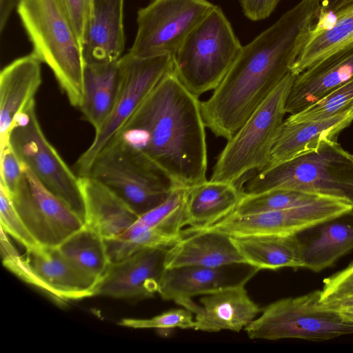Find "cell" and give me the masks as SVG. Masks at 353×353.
<instances>
[{"mask_svg": "<svg viewBox=\"0 0 353 353\" xmlns=\"http://www.w3.org/2000/svg\"><path fill=\"white\" fill-rule=\"evenodd\" d=\"M322 0H301L242 47L212 95L201 101L206 128L229 140L291 72Z\"/></svg>", "mask_w": 353, "mask_h": 353, "instance_id": "cell-1", "label": "cell"}, {"mask_svg": "<svg viewBox=\"0 0 353 353\" xmlns=\"http://www.w3.org/2000/svg\"><path fill=\"white\" fill-rule=\"evenodd\" d=\"M205 125L199 97L167 73L114 137L139 150L176 187L207 181Z\"/></svg>", "mask_w": 353, "mask_h": 353, "instance_id": "cell-2", "label": "cell"}, {"mask_svg": "<svg viewBox=\"0 0 353 353\" xmlns=\"http://www.w3.org/2000/svg\"><path fill=\"white\" fill-rule=\"evenodd\" d=\"M17 13L34 53L52 70L71 105H80L85 61L81 42L60 0H21Z\"/></svg>", "mask_w": 353, "mask_h": 353, "instance_id": "cell-3", "label": "cell"}, {"mask_svg": "<svg viewBox=\"0 0 353 353\" xmlns=\"http://www.w3.org/2000/svg\"><path fill=\"white\" fill-rule=\"evenodd\" d=\"M296 158L263 169L242 186L245 194L292 189L344 199L353 205V155L336 140Z\"/></svg>", "mask_w": 353, "mask_h": 353, "instance_id": "cell-4", "label": "cell"}, {"mask_svg": "<svg viewBox=\"0 0 353 353\" xmlns=\"http://www.w3.org/2000/svg\"><path fill=\"white\" fill-rule=\"evenodd\" d=\"M242 47L223 10L214 6L172 56L173 71L199 97L219 85Z\"/></svg>", "mask_w": 353, "mask_h": 353, "instance_id": "cell-5", "label": "cell"}, {"mask_svg": "<svg viewBox=\"0 0 353 353\" xmlns=\"http://www.w3.org/2000/svg\"><path fill=\"white\" fill-rule=\"evenodd\" d=\"M296 75L289 73L229 139L219 154L210 180L238 184L248 173L264 169L286 114L287 99Z\"/></svg>", "mask_w": 353, "mask_h": 353, "instance_id": "cell-6", "label": "cell"}, {"mask_svg": "<svg viewBox=\"0 0 353 353\" xmlns=\"http://www.w3.org/2000/svg\"><path fill=\"white\" fill-rule=\"evenodd\" d=\"M85 176L107 186L139 216L162 203L176 187L144 154L117 138L96 157Z\"/></svg>", "mask_w": 353, "mask_h": 353, "instance_id": "cell-7", "label": "cell"}, {"mask_svg": "<svg viewBox=\"0 0 353 353\" xmlns=\"http://www.w3.org/2000/svg\"><path fill=\"white\" fill-rule=\"evenodd\" d=\"M244 330L251 339L325 341L353 335V321L321 301V290L277 300Z\"/></svg>", "mask_w": 353, "mask_h": 353, "instance_id": "cell-8", "label": "cell"}, {"mask_svg": "<svg viewBox=\"0 0 353 353\" xmlns=\"http://www.w3.org/2000/svg\"><path fill=\"white\" fill-rule=\"evenodd\" d=\"M8 143L21 162L84 221L79 176L46 138L37 117L34 99L17 117Z\"/></svg>", "mask_w": 353, "mask_h": 353, "instance_id": "cell-9", "label": "cell"}, {"mask_svg": "<svg viewBox=\"0 0 353 353\" xmlns=\"http://www.w3.org/2000/svg\"><path fill=\"white\" fill-rule=\"evenodd\" d=\"M120 83L117 97L109 117L94 133L90 146L80 155L74 168L78 176H85L100 152L114 138L145 97L169 72L173 57L141 58L129 52L118 61Z\"/></svg>", "mask_w": 353, "mask_h": 353, "instance_id": "cell-10", "label": "cell"}, {"mask_svg": "<svg viewBox=\"0 0 353 353\" xmlns=\"http://www.w3.org/2000/svg\"><path fill=\"white\" fill-rule=\"evenodd\" d=\"M214 7L208 0H152L137 12L129 52L141 58L173 56Z\"/></svg>", "mask_w": 353, "mask_h": 353, "instance_id": "cell-11", "label": "cell"}, {"mask_svg": "<svg viewBox=\"0 0 353 353\" xmlns=\"http://www.w3.org/2000/svg\"><path fill=\"white\" fill-rule=\"evenodd\" d=\"M10 196L30 234L42 247L58 248L84 226L83 220L26 165L19 185Z\"/></svg>", "mask_w": 353, "mask_h": 353, "instance_id": "cell-12", "label": "cell"}, {"mask_svg": "<svg viewBox=\"0 0 353 353\" xmlns=\"http://www.w3.org/2000/svg\"><path fill=\"white\" fill-rule=\"evenodd\" d=\"M352 210L353 205L349 201L327 196L312 204L285 210L250 214L232 212L219 222L196 230L215 231L229 236L294 235Z\"/></svg>", "mask_w": 353, "mask_h": 353, "instance_id": "cell-13", "label": "cell"}, {"mask_svg": "<svg viewBox=\"0 0 353 353\" xmlns=\"http://www.w3.org/2000/svg\"><path fill=\"white\" fill-rule=\"evenodd\" d=\"M252 274L236 283L203 295L201 305L191 299L175 301L195 314L193 330L240 332L256 319L261 309L249 296L245 285Z\"/></svg>", "mask_w": 353, "mask_h": 353, "instance_id": "cell-14", "label": "cell"}, {"mask_svg": "<svg viewBox=\"0 0 353 353\" xmlns=\"http://www.w3.org/2000/svg\"><path fill=\"white\" fill-rule=\"evenodd\" d=\"M168 248H149L110 263L99 281L94 296L116 299H146L158 293Z\"/></svg>", "mask_w": 353, "mask_h": 353, "instance_id": "cell-15", "label": "cell"}, {"mask_svg": "<svg viewBox=\"0 0 353 353\" xmlns=\"http://www.w3.org/2000/svg\"><path fill=\"white\" fill-rule=\"evenodd\" d=\"M31 284L59 300H76L94 296L99 281L70 263L57 248L40 247L26 250Z\"/></svg>", "mask_w": 353, "mask_h": 353, "instance_id": "cell-16", "label": "cell"}, {"mask_svg": "<svg viewBox=\"0 0 353 353\" xmlns=\"http://www.w3.org/2000/svg\"><path fill=\"white\" fill-rule=\"evenodd\" d=\"M124 0H92L81 40L85 63H108L123 56Z\"/></svg>", "mask_w": 353, "mask_h": 353, "instance_id": "cell-17", "label": "cell"}, {"mask_svg": "<svg viewBox=\"0 0 353 353\" xmlns=\"http://www.w3.org/2000/svg\"><path fill=\"white\" fill-rule=\"evenodd\" d=\"M353 77V43L296 75L285 105L295 114Z\"/></svg>", "mask_w": 353, "mask_h": 353, "instance_id": "cell-18", "label": "cell"}, {"mask_svg": "<svg viewBox=\"0 0 353 353\" xmlns=\"http://www.w3.org/2000/svg\"><path fill=\"white\" fill-rule=\"evenodd\" d=\"M40 59L30 53L2 69L0 74V151L8 143L9 134L20 112L32 100L41 83Z\"/></svg>", "mask_w": 353, "mask_h": 353, "instance_id": "cell-19", "label": "cell"}, {"mask_svg": "<svg viewBox=\"0 0 353 353\" xmlns=\"http://www.w3.org/2000/svg\"><path fill=\"white\" fill-rule=\"evenodd\" d=\"M84 225L105 240L119 237L139 216L107 186L90 176H78Z\"/></svg>", "mask_w": 353, "mask_h": 353, "instance_id": "cell-20", "label": "cell"}, {"mask_svg": "<svg viewBox=\"0 0 353 353\" xmlns=\"http://www.w3.org/2000/svg\"><path fill=\"white\" fill-rule=\"evenodd\" d=\"M247 265L231 237L215 231L190 232L169 248L164 259L165 268L200 266L211 268Z\"/></svg>", "mask_w": 353, "mask_h": 353, "instance_id": "cell-21", "label": "cell"}, {"mask_svg": "<svg viewBox=\"0 0 353 353\" xmlns=\"http://www.w3.org/2000/svg\"><path fill=\"white\" fill-rule=\"evenodd\" d=\"M352 121L353 111L307 122H292L284 119L265 168L316 150L323 139H336L338 134Z\"/></svg>", "mask_w": 353, "mask_h": 353, "instance_id": "cell-22", "label": "cell"}, {"mask_svg": "<svg viewBox=\"0 0 353 353\" xmlns=\"http://www.w3.org/2000/svg\"><path fill=\"white\" fill-rule=\"evenodd\" d=\"M243 194L238 184L210 180L188 189L187 225L190 227L183 230L184 235L210 226L232 214Z\"/></svg>", "mask_w": 353, "mask_h": 353, "instance_id": "cell-23", "label": "cell"}, {"mask_svg": "<svg viewBox=\"0 0 353 353\" xmlns=\"http://www.w3.org/2000/svg\"><path fill=\"white\" fill-rule=\"evenodd\" d=\"M246 264L259 270L304 268L298 234L230 236Z\"/></svg>", "mask_w": 353, "mask_h": 353, "instance_id": "cell-24", "label": "cell"}, {"mask_svg": "<svg viewBox=\"0 0 353 353\" xmlns=\"http://www.w3.org/2000/svg\"><path fill=\"white\" fill-rule=\"evenodd\" d=\"M119 83L118 61L108 63H85L82 97L79 108L94 131L103 125L112 112Z\"/></svg>", "mask_w": 353, "mask_h": 353, "instance_id": "cell-25", "label": "cell"}, {"mask_svg": "<svg viewBox=\"0 0 353 353\" xmlns=\"http://www.w3.org/2000/svg\"><path fill=\"white\" fill-rule=\"evenodd\" d=\"M303 243L304 268L318 272L353 250V210L317 226Z\"/></svg>", "mask_w": 353, "mask_h": 353, "instance_id": "cell-26", "label": "cell"}, {"mask_svg": "<svg viewBox=\"0 0 353 353\" xmlns=\"http://www.w3.org/2000/svg\"><path fill=\"white\" fill-rule=\"evenodd\" d=\"M223 268L188 265L165 268L158 293L163 299L174 301L209 294L230 285Z\"/></svg>", "mask_w": 353, "mask_h": 353, "instance_id": "cell-27", "label": "cell"}, {"mask_svg": "<svg viewBox=\"0 0 353 353\" xmlns=\"http://www.w3.org/2000/svg\"><path fill=\"white\" fill-rule=\"evenodd\" d=\"M334 12L337 21L332 29L307 39L291 68L294 75L353 43V3Z\"/></svg>", "mask_w": 353, "mask_h": 353, "instance_id": "cell-28", "label": "cell"}, {"mask_svg": "<svg viewBox=\"0 0 353 353\" xmlns=\"http://www.w3.org/2000/svg\"><path fill=\"white\" fill-rule=\"evenodd\" d=\"M57 248L74 266L98 281L110 263L105 239L85 225Z\"/></svg>", "mask_w": 353, "mask_h": 353, "instance_id": "cell-29", "label": "cell"}, {"mask_svg": "<svg viewBox=\"0 0 353 353\" xmlns=\"http://www.w3.org/2000/svg\"><path fill=\"white\" fill-rule=\"evenodd\" d=\"M327 196L292 189H274L254 194H243L233 213L250 214L285 210L312 204Z\"/></svg>", "mask_w": 353, "mask_h": 353, "instance_id": "cell-30", "label": "cell"}, {"mask_svg": "<svg viewBox=\"0 0 353 353\" xmlns=\"http://www.w3.org/2000/svg\"><path fill=\"white\" fill-rule=\"evenodd\" d=\"M353 111V77L336 87L305 109L285 119L292 122H307L328 119Z\"/></svg>", "mask_w": 353, "mask_h": 353, "instance_id": "cell-31", "label": "cell"}, {"mask_svg": "<svg viewBox=\"0 0 353 353\" xmlns=\"http://www.w3.org/2000/svg\"><path fill=\"white\" fill-rule=\"evenodd\" d=\"M0 217L1 229L23 245L26 250L42 247L30 234L17 212L9 193L1 184H0Z\"/></svg>", "mask_w": 353, "mask_h": 353, "instance_id": "cell-32", "label": "cell"}, {"mask_svg": "<svg viewBox=\"0 0 353 353\" xmlns=\"http://www.w3.org/2000/svg\"><path fill=\"white\" fill-rule=\"evenodd\" d=\"M192 314L191 311L183 307L170 310L150 319H122L117 323L123 327L134 329H193L194 321Z\"/></svg>", "mask_w": 353, "mask_h": 353, "instance_id": "cell-33", "label": "cell"}, {"mask_svg": "<svg viewBox=\"0 0 353 353\" xmlns=\"http://www.w3.org/2000/svg\"><path fill=\"white\" fill-rule=\"evenodd\" d=\"M350 294H353V261L323 280L321 301L325 303Z\"/></svg>", "mask_w": 353, "mask_h": 353, "instance_id": "cell-34", "label": "cell"}, {"mask_svg": "<svg viewBox=\"0 0 353 353\" xmlns=\"http://www.w3.org/2000/svg\"><path fill=\"white\" fill-rule=\"evenodd\" d=\"M1 184L11 194L19 185L24 171V165L21 162L11 145L8 143L0 151Z\"/></svg>", "mask_w": 353, "mask_h": 353, "instance_id": "cell-35", "label": "cell"}, {"mask_svg": "<svg viewBox=\"0 0 353 353\" xmlns=\"http://www.w3.org/2000/svg\"><path fill=\"white\" fill-rule=\"evenodd\" d=\"M81 42L92 0H60Z\"/></svg>", "mask_w": 353, "mask_h": 353, "instance_id": "cell-36", "label": "cell"}, {"mask_svg": "<svg viewBox=\"0 0 353 353\" xmlns=\"http://www.w3.org/2000/svg\"><path fill=\"white\" fill-rule=\"evenodd\" d=\"M279 1L280 0H240L245 16L254 21L269 17Z\"/></svg>", "mask_w": 353, "mask_h": 353, "instance_id": "cell-37", "label": "cell"}, {"mask_svg": "<svg viewBox=\"0 0 353 353\" xmlns=\"http://www.w3.org/2000/svg\"><path fill=\"white\" fill-rule=\"evenodd\" d=\"M21 0H0V30L5 28L12 11L17 8Z\"/></svg>", "mask_w": 353, "mask_h": 353, "instance_id": "cell-38", "label": "cell"}, {"mask_svg": "<svg viewBox=\"0 0 353 353\" xmlns=\"http://www.w3.org/2000/svg\"><path fill=\"white\" fill-rule=\"evenodd\" d=\"M323 303L337 311L353 308V294L332 299Z\"/></svg>", "mask_w": 353, "mask_h": 353, "instance_id": "cell-39", "label": "cell"}, {"mask_svg": "<svg viewBox=\"0 0 353 353\" xmlns=\"http://www.w3.org/2000/svg\"><path fill=\"white\" fill-rule=\"evenodd\" d=\"M353 3V0H322L320 10L336 12Z\"/></svg>", "mask_w": 353, "mask_h": 353, "instance_id": "cell-40", "label": "cell"}, {"mask_svg": "<svg viewBox=\"0 0 353 353\" xmlns=\"http://www.w3.org/2000/svg\"><path fill=\"white\" fill-rule=\"evenodd\" d=\"M346 319L353 321V308L339 311Z\"/></svg>", "mask_w": 353, "mask_h": 353, "instance_id": "cell-41", "label": "cell"}]
</instances>
